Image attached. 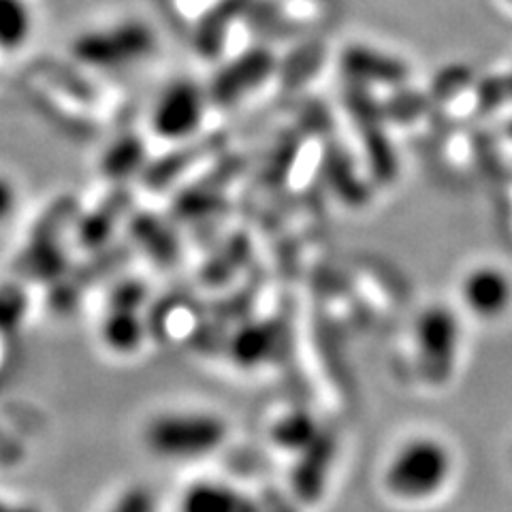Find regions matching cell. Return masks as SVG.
Here are the masks:
<instances>
[{"label":"cell","instance_id":"cell-1","mask_svg":"<svg viewBox=\"0 0 512 512\" xmlns=\"http://www.w3.org/2000/svg\"><path fill=\"white\" fill-rule=\"evenodd\" d=\"M455 474V455L444 440L414 434L399 444L382 468V487L389 498L423 504L438 498Z\"/></svg>","mask_w":512,"mask_h":512},{"label":"cell","instance_id":"cell-2","mask_svg":"<svg viewBox=\"0 0 512 512\" xmlns=\"http://www.w3.org/2000/svg\"><path fill=\"white\" fill-rule=\"evenodd\" d=\"M229 438V423L220 412L207 408H171L152 414L141 429L146 451L171 463L210 457Z\"/></svg>","mask_w":512,"mask_h":512},{"label":"cell","instance_id":"cell-3","mask_svg":"<svg viewBox=\"0 0 512 512\" xmlns=\"http://www.w3.org/2000/svg\"><path fill=\"white\" fill-rule=\"evenodd\" d=\"M414 348L421 374L442 384L453 374L461 348V325L448 306H427L414 323Z\"/></svg>","mask_w":512,"mask_h":512},{"label":"cell","instance_id":"cell-4","mask_svg":"<svg viewBox=\"0 0 512 512\" xmlns=\"http://www.w3.org/2000/svg\"><path fill=\"white\" fill-rule=\"evenodd\" d=\"M207 96L190 79H175L156 96L150 114L152 133L163 141H184L195 135L205 118Z\"/></svg>","mask_w":512,"mask_h":512},{"label":"cell","instance_id":"cell-5","mask_svg":"<svg viewBox=\"0 0 512 512\" xmlns=\"http://www.w3.org/2000/svg\"><path fill=\"white\" fill-rule=\"evenodd\" d=\"M459 299L470 316L495 323L512 310V276L495 263H476L461 276Z\"/></svg>","mask_w":512,"mask_h":512},{"label":"cell","instance_id":"cell-6","mask_svg":"<svg viewBox=\"0 0 512 512\" xmlns=\"http://www.w3.org/2000/svg\"><path fill=\"white\" fill-rule=\"evenodd\" d=\"M141 295L143 293L139 288L137 291L135 288L122 291V295L114 299L101 320V344H105V348L114 352V355L131 357L146 340V323H143V316L139 312Z\"/></svg>","mask_w":512,"mask_h":512},{"label":"cell","instance_id":"cell-7","mask_svg":"<svg viewBox=\"0 0 512 512\" xmlns=\"http://www.w3.org/2000/svg\"><path fill=\"white\" fill-rule=\"evenodd\" d=\"M154 47L150 28L128 22L105 32H92L84 39V56L96 64H126L148 56Z\"/></svg>","mask_w":512,"mask_h":512},{"label":"cell","instance_id":"cell-8","mask_svg":"<svg viewBox=\"0 0 512 512\" xmlns=\"http://www.w3.org/2000/svg\"><path fill=\"white\" fill-rule=\"evenodd\" d=\"M276 67V60L263 47L244 52L231 60L227 67L216 73L212 79L210 96L218 105H231L239 96L259 88Z\"/></svg>","mask_w":512,"mask_h":512},{"label":"cell","instance_id":"cell-9","mask_svg":"<svg viewBox=\"0 0 512 512\" xmlns=\"http://www.w3.org/2000/svg\"><path fill=\"white\" fill-rule=\"evenodd\" d=\"M178 512H263V508L224 480L197 478L182 489Z\"/></svg>","mask_w":512,"mask_h":512},{"label":"cell","instance_id":"cell-10","mask_svg":"<svg viewBox=\"0 0 512 512\" xmlns=\"http://www.w3.org/2000/svg\"><path fill=\"white\" fill-rule=\"evenodd\" d=\"M35 32V11L28 0H0V52H20Z\"/></svg>","mask_w":512,"mask_h":512},{"label":"cell","instance_id":"cell-11","mask_svg":"<svg viewBox=\"0 0 512 512\" xmlns=\"http://www.w3.org/2000/svg\"><path fill=\"white\" fill-rule=\"evenodd\" d=\"M346 69L357 79H376V82H399L404 79L406 69L402 62L384 56L367 47H352L344 56Z\"/></svg>","mask_w":512,"mask_h":512},{"label":"cell","instance_id":"cell-12","mask_svg":"<svg viewBox=\"0 0 512 512\" xmlns=\"http://www.w3.org/2000/svg\"><path fill=\"white\" fill-rule=\"evenodd\" d=\"M274 442L291 453H306L318 442V427L308 412H288L274 427Z\"/></svg>","mask_w":512,"mask_h":512},{"label":"cell","instance_id":"cell-13","mask_svg":"<svg viewBox=\"0 0 512 512\" xmlns=\"http://www.w3.org/2000/svg\"><path fill=\"white\" fill-rule=\"evenodd\" d=\"M274 346V331L265 325H252L239 331L237 338L233 340V359L237 365L256 367L269 361Z\"/></svg>","mask_w":512,"mask_h":512},{"label":"cell","instance_id":"cell-14","mask_svg":"<svg viewBox=\"0 0 512 512\" xmlns=\"http://www.w3.org/2000/svg\"><path fill=\"white\" fill-rule=\"evenodd\" d=\"M143 158V146L135 137H122L118 139L111 150L105 154L103 167L114 178H124V175L133 173Z\"/></svg>","mask_w":512,"mask_h":512},{"label":"cell","instance_id":"cell-15","mask_svg":"<svg viewBox=\"0 0 512 512\" xmlns=\"http://www.w3.org/2000/svg\"><path fill=\"white\" fill-rule=\"evenodd\" d=\"M105 512H156V493L146 485L122 489Z\"/></svg>","mask_w":512,"mask_h":512},{"label":"cell","instance_id":"cell-16","mask_svg":"<svg viewBox=\"0 0 512 512\" xmlns=\"http://www.w3.org/2000/svg\"><path fill=\"white\" fill-rule=\"evenodd\" d=\"M22 205V190L13 175L0 171V229L7 227L18 216Z\"/></svg>","mask_w":512,"mask_h":512},{"label":"cell","instance_id":"cell-17","mask_svg":"<svg viewBox=\"0 0 512 512\" xmlns=\"http://www.w3.org/2000/svg\"><path fill=\"white\" fill-rule=\"evenodd\" d=\"M480 101L487 103L489 107H498L506 99H510V86H508V75L502 77H487L480 82Z\"/></svg>","mask_w":512,"mask_h":512},{"label":"cell","instance_id":"cell-18","mask_svg":"<svg viewBox=\"0 0 512 512\" xmlns=\"http://www.w3.org/2000/svg\"><path fill=\"white\" fill-rule=\"evenodd\" d=\"M508 86H510V99H512V73L508 75Z\"/></svg>","mask_w":512,"mask_h":512},{"label":"cell","instance_id":"cell-19","mask_svg":"<svg viewBox=\"0 0 512 512\" xmlns=\"http://www.w3.org/2000/svg\"><path fill=\"white\" fill-rule=\"evenodd\" d=\"M510 463H512V448H510Z\"/></svg>","mask_w":512,"mask_h":512},{"label":"cell","instance_id":"cell-20","mask_svg":"<svg viewBox=\"0 0 512 512\" xmlns=\"http://www.w3.org/2000/svg\"><path fill=\"white\" fill-rule=\"evenodd\" d=\"M506 3H508V5H512V0H506Z\"/></svg>","mask_w":512,"mask_h":512},{"label":"cell","instance_id":"cell-21","mask_svg":"<svg viewBox=\"0 0 512 512\" xmlns=\"http://www.w3.org/2000/svg\"><path fill=\"white\" fill-rule=\"evenodd\" d=\"M510 133H512V124H510Z\"/></svg>","mask_w":512,"mask_h":512}]
</instances>
